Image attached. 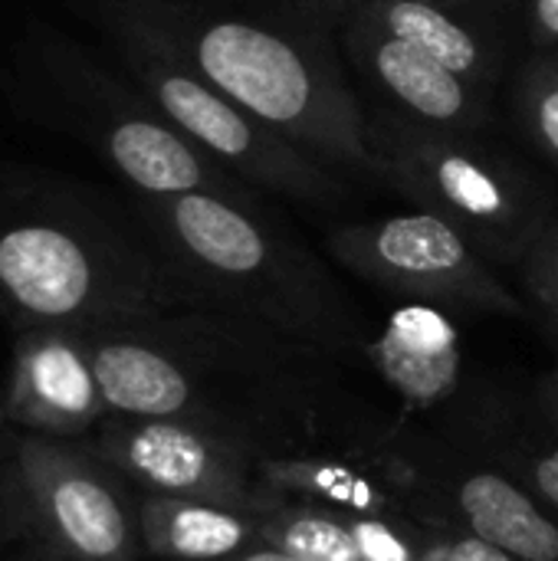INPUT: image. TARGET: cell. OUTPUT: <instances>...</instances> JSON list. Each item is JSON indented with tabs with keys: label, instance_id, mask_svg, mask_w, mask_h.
<instances>
[{
	"label": "cell",
	"instance_id": "obj_12",
	"mask_svg": "<svg viewBox=\"0 0 558 561\" xmlns=\"http://www.w3.org/2000/svg\"><path fill=\"white\" fill-rule=\"evenodd\" d=\"M339 46L355 79L382 102V112L460 131H480L490 122L493 92L460 79L431 53L378 26L362 10L342 16Z\"/></svg>",
	"mask_w": 558,
	"mask_h": 561
},
{
	"label": "cell",
	"instance_id": "obj_20",
	"mask_svg": "<svg viewBox=\"0 0 558 561\" xmlns=\"http://www.w3.org/2000/svg\"><path fill=\"white\" fill-rule=\"evenodd\" d=\"M520 283L526 289V302L543 316L549 335L558 345V217L543 227L539 240L529 247L523 263L516 266Z\"/></svg>",
	"mask_w": 558,
	"mask_h": 561
},
{
	"label": "cell",
	"instance_id": "obj_22",
	"mask_svg": "<svg viewBox=\"0 0 558 561\" xmlns=\"http://www.w3.org/2000/svg\"><path fill=\"white\" fill-rule=\"evenodd\" d=\"M523 26L536 49H558V0H523Z\"/></svg>",
	"mask_w": 558,
	"mask_h": 561
},
{
	"label": "cell",
	"instance_id": "obj_7",
	"mask_svg": "<svg viewBox=\"0 0 558 561\" xmlns=\"http://www.w3.org/2000/svg\"><path fill=\"white\" fill-rule=\"evenodd\" d=\"M39 66L69 131L79 135L132 194H263L181 135L138 85H125L76 46L56 43L39 49Z\"/></svg>",
	"mask_w": 558,
	"mask_h": 561
},
{
	"label": "cell",
	"instance_id": "obj_6",
	"mask_svg": "<svg viewBox=\"0 0 558 561\" xmlns=\"http://www.w3.org/2000/svg\"><path fill=\"white\" fill-rule=\"evenodd\" d=\"M368 463L414 519L464 529L520 561H558V516L477 440L421 431L395 414Z\"/></svg>",
	"mask_w": 558,
	"mask_h": 561
},
{
	"label": "cell",
	"instance_id": "obj_5",
	"mask_svg": "<svg viewBox=\"0 0 558 561\" xmlns=\"http://www.w3.org/2000/svg\"><path fill=\"white\" fill-rule=\"evenodd\" d=\"M92 7L132 72V82L181 135H187L227 171L257 191L309 207H332L349 194L342 171L322 164L253 118L227 92L204 79L168 43V36L125 0H92Z\"/></svg>",
	"mask_w": 558,
	"mask_h": 561
},
{
	"label": "cell",
	"instance_id": "obj_19",
	"mask_svg": "<svg viewBox=\"0 0 558 561\" xmlns=\"http://www.w3.org/2000/svg\"><path fill=\"white\" fill-rule=\"evenodd\" d=\"M516 118L536 151L558 164V49H536L516 76Z\"/></svg>",
	"mask_w": 558,
	"mask_h": 561
},
{
	"label": "cell",
	"instance_id": "obj_18",
	"mask_svg": "<svg viewBox=\"0 0 558 561\" xmlns=\"http://www.w3.org/2000/svg\"><path fill=\"white\" fill-rule=\"evenodd\" d=\"M263 526V542L299 561H375L342 513L299 506V503H266L257 510Z\"/></svg>",
	"mask_w": 558,
	"mask_h": 561
},
{
	"label": "cell",
	"instance_id": "obj_4",
	"mask_svg": "<svg viewBox=\"0 0 558 561\" xmlns=\"http://www.w3.org/2000/svg\"><path fill=\"white\" fill-rule=\"evenodd\" d=\"M375 178L454 224L493 266H520L553 220L546 191L477 131L368 115Z\"/></svg>",
	"mask_w": 558,
	"mask_h": 561
},
{
	"label": "cell",
	"instance_id": "obj_17",
	"mask_svg": "<svg viewBox=\"0 0 558 561\" xmlns=\"http://www.w3.org/2000/svg\"><path fill=\"white\" fill-rule=\"evenodd\" d=\"M477 440L503 470H510L553 516H558V437L529 411L526 417H513L510 408H497L487 424L467 434Z\"/></svg>",
	"mask_w": 558,
	"mask_h": 561
},
{
	"label": "cell",
	"instance_id": "obj_9",
	"mask_svg": "<svg viewBox=\"0 0 558 561\" xmlns=\"http://www.w3.org/2000/svg\"><path fill=\"white\" fill-rule=\"evenodd\" d=\"M395 394L398 417L434 434L480 427L500 398L467 381L460 332L444 309L424 302L398 306L378 332H368L358 355Z\"/></svg>",
	"mask_w": 558,
	"mask_h": 561
},
{
	"label": "cell",
	"instance_id": "obj_14",
	"mask_svg": "<svg viewBox=\"0 0 558 561\" xmlns=\"http://www.w3.org/2000/svg\"><path fill=\"white\" fill-rule=\"evenodd\" d=\"M365 16L421 46L460 79L493 92L510 56L500 0H365Z\"/></svg>",
	"mask_w": 558,
	"mask_h": 561
},
{
	"label": "cell",
	"instance_id": "obj_21",
	"mask_svg": "<svg viewBox=\"0 0 558 561\" xmlns=\"http://www.w3.org/2000/svg\"><path fill=\"white\" fill-rule=\"evenodd\" d=\"M418 523V539H421V552L424 561H520L510 552L464 533L454 526H428L421 519Z\"/></svg>",
	"mask_w": 558,
	"mask_h": 561
},
{
	"label": "cell",
	"instance_id": "obj_8",
	"mask_svg": "<svg viewBox=\"0 0 558 561\" xmlns=\"http://www.w3.org/2000/svg\"><path fill=\"white\" fill-rule=\"evenodd\" d=\"M339 266L405 302L444 312L526 319L529 306L493 263L444 217L428 210L342 224L326 240Z\"/></svg>",
	"mask_w": 558,
	"mask_h": 561
},
{
	"label": "cell",
	"instance_id": "obj_2",
	"mask_svg": "<svg viewBox=\"0 0 558 561\" xmlns=\"http://www.w3.org/2000/svg\"><path fill=\"white\" fill-rule=\"evenodd\" d=\"M132 214L191 309L355 358L368 329L326 263L263 197L135 194Z\"/></svg>",
	"mask_w": 558,
	"mask_h": 561
},
{
	"label": "cell",
	"instance_id": "obj_24",
	"mask_svg": "<svg viewBox=\"0 0 558 561\" xmlns=\"http://www.w3.org/2000/svg\"><path fill=\"white\" fill-rule=\"evenodd\" d=\"M303 7H309L312 13H319V16H326V20H332L335 26L342 23V16L345 13H352L355 7H362L365 0H299Z\"/></svg>",
	"mask_w": 558,
	"mask_h": 561
},
{
	"label": "cell",
	"instance_id": "obj_15",
	"mask_svg": "<svg viewBox=\"0 0 558 561\" xmlns=\"http://www.w3.org/2000/svg\"><path fill=\"white\" fill-rule=\"evenodd\" d=\"M253 477L257 510L266 503H299L355 516L408 513L382 473L358 457H260L253 460Z\"/></svg>",
	"mask_w": 558,
	"mask_h": 561
},
{
	"label": "cell",
	"instance_id": "obj_1",
	"mask_svg": "<svg viewBox=\"0 0 558 561\" xmlns=\"http://www.w3.org/2000/svg\"><path fill=\"white\" fill-rule=\"evenodd\" d=\"M220 92L335 171L375 178L339 26L299 0H125Z\"/></svg>",
	"mask_w": 558,
	"mask_h": 561
},
{
	"label": "cell",
	"instance_id": "obj_23",
	"mask_svg": "<svg viewBox=\"0 0 558 561\" xmlns=\"http://www.w3.org/2000/svg\"><path fill=\"white\" fill-rule=\"evenodd\" d=\"M529 411L558 437V365L539 378V385L529 394Z\"/></svg>",
	"mask_w": 558,
	"mask_h": 561
},
{
	"label": "cell",
	"instance_id": "obj_11",
	"mask_svg": "<svg viewBox=\"0 0 558 561\" xmlns=\"http://www.w3.org/2000/svg\"><path fill=\"white\" fill-rule=\"evenodd\" d=\"M20 486L33 519L66 561H138V506L125 500L112 473L86 457L26 437L16 454Z\"/></svg>",
	"mask_w": 558,
	"mask_h": 561
},
{
	"label": "cell",
	"instance_id": "obj_16",
	"mask_svg": "<svg viewBox=\"0 0 558 561\" xmlns=\"http://www.w3.org/2000/svg\"><path fill=\"white\" fill-rule=\"evenodd\" d=\"M141 546L161 561H227L266 546L257 510L151 496L138 503Z\"/></svg>",
	"mask_w": 558,
	"mask_h": 561
},
{
	"label": "cell",
	"instance_id": "obj_3",
	"mask_svg": "<svg viewBox=\"0 0 558 561\" xmlns=\"http://www.w3.org/2000/svg\"><path fill=\"white\" fill-rule=\"evenodd\" d=\"M0 309L23 329H109L191 309L148 247L89 201L0 184Z\"/></svg>",
	"mask_w": 558,
	"mask_h": 561
},
{
	"label": "cell",
	"instance_id": "obj_26",
	"mask_svg": "<svg viewBox=\"0 0 558 561\" xmlns=\"http://www.w3.org/2000/svg\"><path fill=\"white\" fill-rule=\"evenodd\" d=\"M59 561H66V559H59Z\"/></svg>",
	"mask_w": 558,
	"mask_h": 561
},
{
	"label": "cell",
	"instance_id": "obj_25",
	"mask_svg": "<svg viewBox=\"0 0 558 561\" xmlns=\"http://www.w3.org/2000/svg\"><path fill=\"white\" fill-rule=\"evenodd\" d=\"M227 561H299V559H293V556H286V552L273 549V546H260V549H250V552H243V556H237V559H227Z\"/></svg>",
	"mask_w": 558,
	"mask_h": 561
},
{
	"label": "cell",
	"instance_id": "obj_10",
	"mask_svg": "<svg viewBox=\"0 0 558 561\" xmlns=\"http://www.w3.org/2000/svg\"><path fill=\"white\" fill-rule=\"evenodd\" d=\"M109 417L99 457L132 486L151 496L257 510L253 450L230 427L181 417Z\"/></svg>",
	"mask_w": 558,
	"mask_h": 561
},
{
	"label": "cell",
	"instance_id": "obj_13",
	"mask_svg": "<svg viewBox=\"0 0 558 561\" xmlns=\"http://www.w3.org/2000/svg\"><path fill=\"white\" fill-rule=\"evenodd\" d=\"M3 411L46 437H76L109 417L82 332L26 329L13 352Z\"/></svg>",
	"mask_w": 558,
	"mask_h": 561
}]
</instances>
